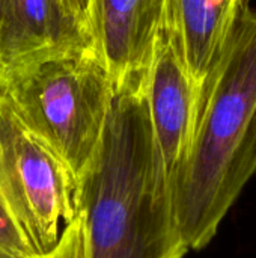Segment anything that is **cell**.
I'll list each match as a JSON object with an SVG mask.
<instances>
[{
    "mask_svg": "<svg viewBox=\"0 0 256 258\" xmlns=\"http://www.w3.org/2000/svg\"><path fill=\"white\" fill-rule=\"evenodd\" d=\"M83 258H184L172 186L145 88L115 95L97 151L75 183Z\"/></svg>",
    "mask_w": 256,
    "mask_h": 258,
    "instance_id": "cell-1",
    "label": "cell"
},
{
    "mask_svg": "<svg viewBox=\"0 0 256 258\" xmlns=\"http://www.w3.org/2000/svg\"><path fill=\"white\" fill-rule=\"evenodd\" d=\"M256 174V9L247 6L223 57L198 92L187 157L172 180L189 251L204 249Z\"/></svg>",
    "mask_w": 256,
    "mask_h": 258,
    "instance_id": "cell-2",
    "label": "cell"
},
{
    "mask_svg": "<svg viewBox=\"0 0 256 258\" xmlns=\"http://www.w3.org/2000/svg\"><path fill=\"white\" fill-rule=\"evenodd\" d=\"M0 95L75 180L97 151L115 101L94 47L0 77Z\"/></svg>",
    "mask_w": 256,
    "mask_h": 258,
    "instance_id": "cell-3",
    "label": "cell"
},
{
    "mask_svg": "<svg viewBox=\"0 0 256 258\" xmlns=\"http://www.w3.org/2000/svg\"><path fill=\"white\" fill-rule=\"evenodd\" d=\"M75 183L0 95V194L36 255L51 251L75 218Z\"/></svg>",
    "mask_w": 256,
    "mask_h": 258,
    "instance_id": "cell-4",
    "label": "cell"
},
{
    "mask_svg": "<svg viewBox=\"0 0 256 258\" xmlns=\"http://www.w3.org/2000/svg\"><path fill=\"white\" fill-rule=\"evenodd\" d=\"M164 26V0H91L89 29L115 95L145 88L157 39Z\"/></svg>",
    "mask_w": 256,
    "mask_h": 258,
    "instance_id": "cell-5",
    "label": "cell"
},
{
    "mask_svg": "<svg viewBox=\"0 0 256 258\" xmlns=\"http://www.w3.org/2000/svg\"><path fill=\"white\" fill-rule=\"evenodd\" d=\"M94 47L68 0H0V77Z\"/></svg>",
    "mask_w": 256,
    "mask_h": 258,
    "instance_id": "cell-6",
    "label": "cell"
},
{
    "mask_svg": "<svg viewBox=\"0 0 256 258\" xmlns=\"http://www.w3.org/2000/svg\"><path fill=\"white\" fill-rule=\"evenodd\" d=\"M155 144L170 181L184 163L196 124L198 92L161 30L145 82Z\"/></svg>",
    "mask_w": 256,
    "mask_h": 258,
    "instance_id": "cell-7",
    "label": "cell"
},
{
    "mask_svg": "<svg viewBox=\"0 0 256 258\" xmlns=\"http://www.w3.org/2000/svg\"><path fill=\"white\" fill-rule=\"evenodd\" d=\"M250 0H164L163 30L196 92L223 57Z\"/></svg>",
    "mask_w": 256,
    "mask_h": 258,
    "instance_id": "cell-8",
    "label": "cell"
},
{
    "mask_svg": "<svg viewBox=\"0 0 256 258\" xmlns=\"http://www.w3.org/2000/svg\"><path fill=\"white\" fill-rule=\"evenodd\" d=\"M36 255L14 221L0 194V258H29Z\"/></svg>",
    "mask_w": 256,
    "mask_h": 258,
    "instance_id": "cell-9",
    "label": "cell"
},
{
    "mask_svg": "<svg viewBox=\"0 0 256 258\" xmlns=\"http://www.w3.org/2000/svg\"><path fill=\"white\" fill-rule=\"evenodd\" d=\"M29 258H83V237H81V222L75 218L63 228L57 245L41 255Z\"/></svg>",
    "mask_w": 256,
    "mask_h": 258,
    "instance_id": "cell-10",
    "label": "cell"
},
{
    "mask_svg": "<svg viewBox=\"0 0 256 258\" xmlns=\"http://www.w3.org/2000/svg\"><path fill=\"white\" fill-rule=\"evenodd\" d=\"M69 5L74 8V11L86 21L89 26V9H91V0H68ZM91 30V29H89Z\"/></svg>",
    "mask_w": 256,
    "mask_h": 258,
    "instance_id": "cell-11",
    "label": "cell"
}]
</instances>
